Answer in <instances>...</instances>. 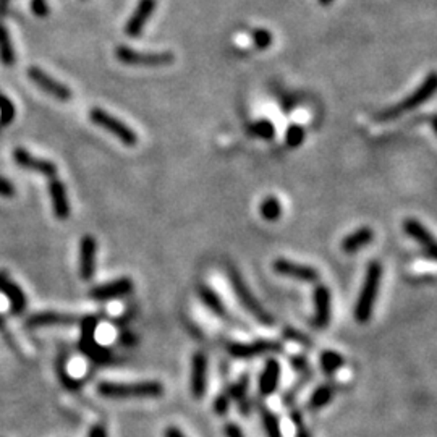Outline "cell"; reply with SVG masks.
I'll use <instances>...</instances> for the list:
<instances>
[{
  "label": "cell",
  "mask_w": 437,
  "mask_h": 437,
  "mask_svg": "<svg viewBox=\"0 0 437 437\" xmlns=\"http://www.w3.org/2000/svg\"><path fill=\"white\" fill-rule=\"evenodd\" d=\"M78 318L75 314L67 313H55V311H44V313L33 314L28 319L26 325L29 329L39 327H67V325H75Z\"/></svg>",
  "instance_id": "14"
},
{
  "label": "cell",
  "mask_w": 437,
  "mask_h": 437,
  "mask_svg": "<svg viewBox=\"0 0 437 437\" xmlns=\"http://www.w3.org/2000/svg\"><path fill=\"white\" fill-rule=\"evenodd\" d=\"M248 133L261 139H272L275 135V128L269 120H257L250 126Z\"/></svg>",
  "instance_id": "29"
},
{
  "label": "cell",
  "mask_w": 437,
  "mask_h": 437,
  "mask_svg": "<svg viewBox=\"0 0 437 437\" xmlns=\"http://www.w3.org/2000/svg\"><path fill=\"white\" fill-rule=\"evenodd\" d=\"M223 432H225L227 437H245L241 427L235 425V422H227L225 427H223Z\"/></svg>",
  "instance_id": "37"
},
{
  "label": "cell",
  "mask_w": 437,
  "mask_h": 437,
  "mask_svg": "<svg viewBox=\"0 0 437 437\" xmlns=\"http://www.w3.org/2000/svg\"><path fill=\"white\" fill-rule=\"evenodd\" d=\"M191 395L203 398L207 391V357L203 352H196L191 358V379H189Z\"/></svg>",
  "instance_id": "12"
},
{
  "label": "cell",
  "mask_w": 437,
  "mask_h": 437,
  "mask_svg": "<svg viewBox=\"0 0 437 437\" xmlns=\"http://www.w3.org/2000/svg\"><path fill=\"white\" fill-rule=\"evenodd\" d=\"M8 280V277H7V272L5 271H0V289H2V285L5 284V282Z\"/></svg>",
  "instance_id": "44"
},
{
  "label": "cell",
  "mask_w": 437,
  "mask_h": 437,
  "mask_svg": "<svg viewBox=\"0 0 437 437\" xmlns=\"http://www.w3.org/2000/svg\"><path fill=\"white\" fill-rule=\"evenodd\" d=\"M49 193H51L52 198L53 214H55L58 218H62V221L70 216V203H68L65 185H63L60 180L52 178L51 185H49Z\"/></svg>",
  "instance_id": "20"
},
{
  "label": "cell",
  "mask_w": 437,
  "mask_h": 437,
  "mask_svg": "<svg viewBox=\"0 0 437 437\" xmlns=\"http://www.w3.org/2000/svg\"><path fill=\"white\" fill-rule=\"evenodd\" d=\"M381 277H382V266L381 262L372 261L368 266L366 277H364L363 289L359 291L357 305H354V319L359 324H366L371 319L374 306H376L377 293H379V285H381Z\"/></svg>",
  "instance_id": "1"
},
{
  "label": "cell",
  "mask_w": 437,
  "mask_h": 437,
  "mask_svg": "<svg viewBox=\"0 0 437 437\" xmlns=\"http://www.w3.org/2000/svg\"><path fill=\"white\" fill-rule=\"evenodd\" d=\"M291 366H293L295 369H305V368H308V363H306L305 358L295 357V358H291Z\"/></svg>",
  "instance_id": "41"
},
{
  "label": "cell",
  "mask_w": 437,
  "mask_h": 437,
  "mask_svg": "<svg viewBox=\"0 0 437 437\" xmlns=\"http://www.w3.org/2000/svg\"><path fill=\"white\" fill-rule=\"evenodd\" d=\"M261 420H262V427H264L267 437H284L282 436L280 422L279 420H277V416L274 415V413L266 410V408H262Z\"/></svg>",
  "instance_id": "27"
},
{
  "label": "cell",
  "mask_w": 437,
  "mask_h": 437,
  "mask_svg": "<svg viewBox=\"0 0 437 437\" xmlns=\"http://www.w3.org/2000/svg\"><path fill=\"white\" fill-rule=\"evenodd\" d=\"M97 392L107 398H146L160 397L164 393V386L157 381L143 382H101Z\"/></svg>",
  "instance_id": "3"
},
{
  "label": "cell",
  "mask_w": 437,
  "mask_h": 437,
  "mask_svg": "<svg viewBox=\"0 0 437 437\" xmlns=\"http://www.w3.org/2000/svg\"><path fill=\"white\" fill-rule=\"evenodd\" d=\"M332 2H334V0H319V3L324 5V7H327V5H330Z\"/></svg>",
  "instance_id": "45"
},
{
  "label": "cell",
  "mask_w": 437,
  "mask_h": 437,
  "mask_svg": "<svg viewBox=\"0 0 437 437\" xmlns=\"http://www.w3.org/2000/svg\"><path fill=\"white\" fill-rule=\"evenodd\" d=\"M332 397H334L332 387L319 386L313 393H311L309 402H308L309 410H320V408H324L330 400H332Z\"/></svg>",
  "instance_id": "24"
},
{
  "label": "cell",
  "mask_w": 437,
  "mask_h": 437,
  "mask_svg": "<svg viewBox=\"0 0 437 437\" xmlns=\"http://www.w3.org/2000/svg\"><path fill=\"white\" fill-rule=\"evenodd\" d=\"M131 290H133V282L128 277H121V279L107 282L104 285L92 286L89 296L96 301H110L131 293Z\"/></svg>",
  "instance_id": "11"
},
{
  "label": "cell",
  "mask_w": 437,
  "mask_h": 437,
  "mask_svg": "<svg viewBox=\"0 0 437 437\" xmlns=\"http://www.w3.org/2000/svg\"><path fill=\"white\" fill-rule=\"evenodd\" d=\"M403 230H405L408 237H411L413 240H416L422 248H425L431 259H436L437 250L436 240L434 237L431 235V232L427 230L421 222H418L416 218H406V221L403 222Z\"/></svg>",
  "instance_id": "17"
},
{
  "label": "cell",
  "mask_w": 437,
  "mask_h": 437,
  "mask_svg": "<svg viewBox=\"0 0 437 437\" xmlns=\"http://www.w3.org/2000/svg\"><path fill=\"white\" fill-rule=\"evenodd\" d=\"M274 271L279 275L290 277V279L301 280V282H318L319 279V272L318 269L311 266L298 264V262H291L289 259H284V257H279V259L274 261Z\"/></svg>",
  "instance_id": "10"
},
{
  "label": "cell",
  "mask_w": 437,
  "mask_h": 437,
  "mask_svg": "<svg viewBox=\"0 0 437 437\" xmlns=\"http://www.w3.org/2000/svg\"><path fill=\"white\" fill-rule=\"evenodd\" d=\"M96 250L94 237L86 235L80 243V275L83 280H91L96 271Z\"/></svg>",
  "instance_id": "18"
},
{
  "label": "cell",
  "mask_w": 437,
  "mask_h": 437,
  "mask_svg": "<svg viewBox=\"0 0 437 437\" xmlns=\"http://www.w3.org/2000/svg\"><path fill=\"white\" fill-rule=\"evenodd\" d=\"M436 85H437L436 73L431 71L429 75L426 76V80L422 81L421 85L418 86L410 96H406L405 99L398 102L397 105L388 107V109L382 110L381 114H377L376 120L377 121H392V120L400 119L403 114H406V112H411V110L418 109V107H420L421 104H425L426 101H429L431 97L434 96Z\"/></svg>",
  "instance_id": "2"
},
{
  "label": "cell",
  "mask_w": 437,
  "mask_h": 437,
  "mask_svg": "<svg viewBox=\"0 0 437 437\" xmlns=\"http://www.w3.org/2000/svg\"><path fill=\"white\" fill-rule=\"evenodd\" d=\"M87 437H107L105 427L101 426V425L92 426L91 431H89V434H87Z\"/></svg>",
  "instance_id": "39"
},
{
  "label": "cell",
  "mask_w": 437,
  "mask_h": 437,
  "mask_svg": "<svg viewBox=\"0 0 437 437\" xmlns=\"http://www.w3.org/2000/svg\"><path fill=\"white\" fill-rule=\"evenodd\" d=\"M31 12L39 18H46L51 8H49L46 0H31Z\"/></svg>",
  "instance_id": "35"
},
{
  "label": "cell",
  "mask_w": 437,
  "mask_h": 437,
  "mask_svg": "<svg viewBox=\"0 0 437 437\" xmlns=\"http://www.w3.org/2000/svg\"><path fill=\"white\" fill-rule=\"evenodd\" d=\"M259 212L262 218H266V221L269 222H275L277 218L282 216V204L275 196H267L264 201L261 203Z\"/></svg>",
  "instance_id": "26"
},
{
  "label": "cell",
  "mask_w": 437,
  "mask_h": 437,
  "mask_svg": "<svg viewBox=\"0 0 437 437\" xmlns=\"http://www.w3.org/2000/svg\"><path fill=\"white\" fill-rule=\"evenodd\" d=\"M8 2H10V0H0V17H3L5 12H7Z\"/></svg>",
  "instance_id": "42"
},
{
  "label": "cell",
  "mask_w": 437,
  "mask_h": 437,
  "mask_svg": "<svg viewBox=\"0 0 437 437\" xmlns=\"http://www.w3.org/2000/svg\"><path fill=\"white\" fill-rule=\"evenodd\" d=\"M28 76L34 85L41 87L44 92L51 94L52 97H55L58 101H70L71 99V89L68 86L63 85V83L53 80L51 75H47L46 71L41 70L37 67L28 68Z\"/></svg>",
  "instance_id": "7"
},
{
  "label": "cell",
  "mask_w": 437,
  "mask_h": 437,
  "mask_svg": "<svg viewBox=\"0 0 437 437\" xmlns=\"http://www.w3.org/2000/svg\"><path fill=\"white\" fill-rule=\"evenodd\" d=\"M96 329H97V319L92 318V316H87V318L83 319L81 323V350L85 352L86 354H89V357L92 359H97V361H101L102 358L105 357V348L99 347V345L96 343Z\"/></svg>",
  "instance_id": "15"
},
{
  "label": "cell",
  "mask_w": 437,
  "mask_h": 437,
  "mask_svg": "<svg viewBox=\"0 0 437 437\" xmlns=\"http://www.w3.org/2000/svg\"><path fill=\"white\" fill-rule=\"evenodd\" d=\"M230 400L232 398L228 397L227 392L221 393V395L216 398V402H214V410H216L217 415H225L228 406H230Z\"/></svg>",
  "instance_id": "34"
},
{
  "label": "cell",
  "mask_w": 437,
  "mask_h": 437,
  "mask_svg": "<svg viewBox=\"0 0 437 437\" xmlns=\"http://www.w3.org/2000/svg\"><path fill=\"white\" fill-rule=\"evenodd\" d=\"M280 381V363L275 358H271L266 361V366L262 369L259 377V392L262 395H272L279 387Z\"/></svg>",
  "instance_id": "19"
},
{
  "label": "cell",
  "mask_w": 437,
  "mask_h": 437,
  "mask_svg": "<svg viewBox=\"0 0 437 437\" xmlns=\"http://www.w3.org/2000/svg\"><path fill=\"white\" fill-rule=\"evenodd\" d=\"M0 290H2L3 295L8 298L10 308H12L13 314H22L24 308H26V296H24L23 290L19 289L17 284H13V282H8V280L5 282Z\"/></svg>",
  "instance_id": "23"
},
{
  "label": "cell",
  "mask_w": 437,
  "mask_h": 437,
  "mask_svg": "<svg viewBox=\"0 0 437 437\" xmlns=\"http://www.w3.org/2000/svg\"><path fill=\"white\" fill-rule=\"evenodd\" d=\"M282 352V347L279 342H272V340H256L251 343H230L228 345V353L233 358L248 359L255 357H262L267 353H279Z\"/></svg>",
  "instance_id": "8"
},
{
  "label": "cell",
  "mask_w": 437,
  "mask_h": 437,
  "mask_svg": "<svg viewBox=\"0 0 437 437\" xmlns=\"http://www.w3.org/2000/svg\"><path fill=\"white\" fill-rule=\"evenodd\" d=\"M157 7V0H139L135 12L131 13L128 22L125 24V34L130 37H138L143 34L146 23L153 17L154 10Z\"/></svg>",
  "instance_id": "9"
},
{
  "label": "cell",
  "mask_w": 437,
  "mask_h": 437,
  "mask_svg": "<svg viewBox=\"0 0 437 437\" xmlns=\"http://www.w3.org/2000/svg\"><path fill=\"white\" fill-rule=\"evenodd\" d=\"M285 335H286V337H289V339H291V340H298V342L305 343V345H311V342H309L308 339L305 337V335H301V334H298V332H295V330H286Z\"/></svg>",
  "instance_id": "38"
},
{
  "label": "cell",
  "mask_w": 437,
  "mask_h": 437,
  "mask_svg": "<svg viewBox=\"0 0 437 437\" xmlns=\"http://www.w3.org/2000/svg\"><path fill=\"white\" fill-rule=\"evenodd\" d=\"M374 240V232L369 227H359L353 233H350L342 240V251L347 255H353Z\"/></svg>",
  "instance_id": "21"
},
{
  "label": "cell",
  "mask_w": 437,
  "mask_h": 437,
  "mask_svg": "<svg viewBox=\"0 0 437 437\" xmlns=\"http://www.w3.org/2000/svg\"><path fill=\"white\" fill-rule=\"evenodd\" d=\"M296 437H311V434L308 431L305 429L303 426H300V429H298V434H296Z\"/></svg>",
  "instance_id": "43"
},
{
  "label": "cell",
  "mask_w": 437,
  "mask_h": 437,
  "mask_svg": "<svg viewBox=\"0 0 437 437\" xmlns=\"http://www.w3.org/2000/svg\"><path fill=\"white\" fill-rule=\"evenodd\" d=\"M13 159L22 169L31 170V172H37L41 175H46V177L53 178L57 175V167L55 164L51 162V160L46 159H37L28 153L26 149L17 148L13 151Z\"/></svg>",
  "instance_id": "13"
},
{
  "label": "cell",
  "mask_w": 437,
  "mask_h": 437,
  "mask_svg": "<svg viewBox=\"0 0 437 437\" xmlns=\"http://www.w3.org/2000/svg\"><path fill=\"white\" fill-rule=\"evenodd\" d=\"M251 37H252V42H255V46L257 49H261V51H264V49L272 46V34L264 28L255 29L251 34Z\"/></svg>",
  "instance_id": "33"
},
{
  "label": "cell",
  "mask_w": 437,
  "mask_h": 437,
  "mask_svg": "<svg viewBox=\"0 0 437 437\" xmlns=\"http://www.w3.org/2000/svg\"><path fill=\"white\" fill-rule=\"evenodd\" d=\"M314 327L325 329L330 323V301H332V295L330 290L325 285H316L314 293Z\"/></svg>",
  "instance_id": "16"
},
{
  "label": "cell",
  "mask_w": 437,
  "mask_h": 437,
  "mask_svg": "<svg viewBox=\"0 0 437 437\" xmlns=\"http://www.w3.org/2000/svg\"><path fill=\"white\" fill-rule=\"evenodd\" d=\"M15 119L13 102L7 96L0 94V126L10 125Z\"/></svg>",
  "instance_id": "31"
},
{
  "label": "cell",
  "mask_w": 437,
  "mask_h": 437,
  "mask_svg": "<svg viewBox=\"0 0 437 437\" xmlns=\"http://www.w3.org/2000/svg\"><path fill=\"white\" fill-rule=\"evenodd\" d=\"M228 280H230L233 293H235L237 300L240 301V305L250 313L256 320H259L262 325H274V318L267 313L259 301L255 298V295L251 293V290L248 289L246 282L243 280V277L238 274L235 267H228Z\"/></svg>",
  "instance_id": "4"
},
{
  "label": "cell",
  "mask_w": 437,
  "mask_h": 437,
  "mask_svg": "<svg viewBox=\"0 0 437 437\" xmlns=\"http://www.w3.org/2000/svg\"><path fill=\"white\" fill-rule=\"evenodd\" d=\"M3 324H5V320H3V318H2V316H0V329H2V327H3Z\"/></svg>",
  "instance_id": "46"
},
{
  "label": "cell",
  "mask_w": 437,
  "mask_h": 437,
  "mask_svg": "<svg viewBox=\"0 0 437 437\" xmlns=\"http://www.w3.org/2000/svg\"><path fill=\"white\" fill-rule=\"evenodd\" d=\"M248 384H250V377H248V374H243V376L238 379L235 384H232L230 388L227 391L228 397H230L232 400H237L238 403L246 400Z\"/></svg>",
  "instance_id": "30"
},
{
  "label": "cell",
  "mask_w": 437,
  "mask_h": 437,
  "mask_svg": "<svg viewBox=\"0 0 437 437\" xmlns=\"http://www.w3.org/2000/svg\"><path fill=\"white\" fill-rule=\"evenodd\" d=\"M0 60L7 67H12L15 63V51L10 41V34L2 26V23H0Z\"/></svg>",
  "instance_id": "25"
},
{
  "label": "cell",
  "mask_w": 437,
  "mask_h": 437,
  "mask_svg": "<svg viewBox=\"0 0 437 437\" xmlns=\"http://www.w3.org/2000/svg\"><path fill=\"white\" fill-rule=\"evenodd\" d=\"M164 437H185V434L177 426H169L164 432Z\"/></svg>",
  "instance_id": "40"
},
{
  "label": "cell",
  "mask_w": 437,
  "mask_h": 437,
  "mask_svg": "<svg viewBox=\"0 0 437 437\" xmlns=\"http://www.w3.org/2000/svg\"><path fill=\"white\" fill-rule=\"evenodd\" d=\"M15 194V188L13 185L8 182L7 178L0 177V196H5V198H10Z\"/></svg>",
  "instance_id": "36"
},
{
  "label": "cell",
  "mask_w": 437,
  "mask_h": 437,
  "mask_svg": "<svg viewBox=\"0 0 437 437\" xmlns=\"http://www.w3.org/2000/svg\"><path fill=\"white\" fill-rule=\"evenodd\" d=\"M198 293H199V298H201L203 301V305L206 306L212 314H216L217 318H221V319H228L225 305H223L221 296H218L216 291H214L212 289H209V286L206 285H201L198 289Z\"/></svg>",
  "instance_id": "22"
},
{
  "label": "cell",
  "mask_w": 437,
  "mask_h": 437,
  "mask_svg": "<svg viewBox=\"0 0 437 437\" xmlns=\"http://www.w3.org/2000/svg\"><path fill=\"white\" fill-rule=\"evenodd\" d=\"M89 119L92 123L101 126V128H104L105 131H109L110 135L115 136V138H119L125 146L133 148V146L138 143V136H136L135 131L131 130L128 125H125L121 120L115 119V117H112L110 114H107L105 110L99 109V107L91 109Z\"/></svg>",
  "instance_id": "6"
},
{
  "label": "cell",
  "mask_w": 437,
  "mask_h": 437,
  "mask_svg": "<svg viewBox=\"0 0 437 437\" xmlns=\"http://www.w3.org/2000/svg\"><path fill=\"white\" fill-rule=\"evenodd\" d=\"M285 139H286V144H289L290 148H298V146H301V143L305 141L303 126L290 125L289 130H286V133H285Z\"/></svg>",
  "instance_id": "32"
},
{
  "label": "cell",
  "mask_w": 437,
  "mask_h": 437,
  "mask_svg": "<svg viewBox=\"0 0 437 437\" xmlns=\"http://www.w3.org/2000/svg\"><path fill=\"white\" fill-rule=\"evenodd\" d=\"M319 363L325 374H332L343 366V358L340 357L337 352H330V350H327V352L320 354Z\"/></svg>",
  "instance_id": "28"
},
{
  "label": "cell",
  "mask_w": 437,
  "mask_h": 437,
  "mask_svg": "<svg viewBox=\"0 0 437 437\" xmlns=\"http://www.w3.org/2000/svg\"><path fill=\"white\" fill-rule=\"evenodd\" d=\"M115 57L131 67H167L175 62L172 52H138L128 46H119Z\"/></svg>",
  "instance_id": "5"
}]
</instances>
